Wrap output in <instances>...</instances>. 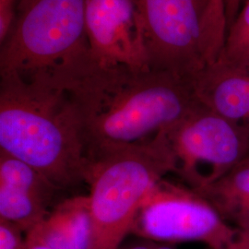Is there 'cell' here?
<instances>
[{"mask_svg":"<svg viewBox=\"0 0 249 249\" xmlns=\"http://www.w3.org/2000/svg\"><path fill=\"white\" fill-rule=\"evenodd\" d=\"M241 125L243 126V128H244L245 132L247 134V136H248L249 141V115L248 116V117L244 120V122L241 124Z\"/></svg>","mask_w":249,"mask_h":249,"instance_id":"20","label":"cell"},{"mask_svg":"<svg viewBox=\"0 0 249 249\" xmlns=\"http://www.w3.org/2000/svg\"><path fill=\"white\" fill-rule=\"evenodd\" d=\"M22 249H50L43 239L37 228L25 234V240Z\"/></svg>","mask_w":249,"mask_h":249,"instance_id":"16","label":"cell"},{"mask_svg":"<svg viewBox=\"0 0 249 249\" xmlns=\"http://www.w3.org/2000/svg\"><path fill=\"white\" fill-rule=\"evenodd\" d=\"M242 6V0H226V11L228 18V27L231 25L234 18L236 17L238 11Z\"/></svg>","mask_w":249,"mask_h":249,"instance_id":"19","label":"cell"},{"mask_svg":"<svg viewBox=\"0 0 249 249\" xmlns=\"http://www.w3.org/2000/svg\"><path fill=\"white\" fill-rule=\"evenodd\" d=\"M245 1H247V0H242V5H243V3H244ZM241 7H242V6H241Z\"/></svg>","mask_w":249,"mask_h":249,"instance_id":"22","label":"cell"},{"mask_svg":"<svg viewBox=\"0 0 249 249\" xmlns=\"http://www.w3.org/2000/svg\"><path fill=\"white\" fill-rule=\"evenodd\" d=\"M90 158L143 142L169 129L198 105L191 80L159 70L93 68L67 89Z\"/></svg>","mask_w":249,"mask_h":249,"instance_id":"1","label":"cell"},{"mask_svg":"<svg viewBox=\"0 0 249 249\" xmlns=\"http://www.w3.org/2000/svg\"><path fill=\"white\" fill-rule=\"evenodd\" d=\"M0 150L64 190L85 183L89 157L69 90L40 80L0 76Z\"/></svg>","mask_w":249,"mask_h":249,"instance_id":"2","label":"cell"},{"mask_svg":"<svg viewBox=\"0 0 249 249\" xmlns=\"http://www.w3.org/2000/svg\"><path fill=\"white\" fill-rule=\"evenodd\" d=\"M242 163H245V164H249V156L246 159V160H244Z\"/></svg>","mask_w":249,"mask_h":249,"instance_id":"21","label":"cell"},{"mask_svg":"<svg viewBox=\"0 0 249 249\" xmlns=\"http://www.w3.org/2000/svg\"><path fill=\"white\" fill-rule=\"evenodd\" d=\"M98 66L89 46L85 0H19L1 44L0 76L40 80L68 89Z\"/></svg>","mask_w":249,"mask_h":249,"instance_id":"3","label":"cell"},{"mask_svg":"<svg viewBox=\"0 0 249 249\" xmlns=\"http://www.w3.org/2000/svg\"><path fill=\"white\" fill-rule=\"evenodd\" d=\"M18 0H0V43L9 36L17 18Z\"/></svg>","mask_w":249,"mask_h":249,"instance_id":"14","label":"cell"},{"mask_svg":"<svg viewBox=\"0 0 249 249\" xmlns=\"http://www.w3.org/2000/svg\"><path fill=\"white\" fill-rule=\"evenodd\" d=\"M24 232L17 226L0 220V249H22Z\"/></svg>","mask_w":249,"mask_h":249,"instance_id":"15","label":"cell"},{"mask_svg":"<svg viewBox=\"0 0 249 249\" xmlns=\"http://www.w3.org/2000/svg\"><path fill=\"white\" fill-rule=\"evenodd\" d=\"M85 20L91 53L101 67L151 69L138 0H85Z\"/></svg>","mask_w":249,"mask_h":249,"instance_id":"8","label":"cell"},{"mask_svg":"<svg viewBox=\"0 0 249 249\" xmlns=\"http://www.w3.org/2000/svg\"><path fill=\"white\" fill-rule=\"evenodd\" d=\"M176 161L165 132L143 142L106 151L89 159V249H118L131 233L136 215L152 187Z\"/></svg>","mask_w":249,"mask_h":249,"instance_id":"4","label":"cell"},{"mask_svg":"<svg viewBox=\"0 0 249 249\" xmlns=\"http://www.w3.org/2000/svg\"><path fill=\"white\" fill-rule=\"evenodd\" d=\"M197 101L234 123L249 115V64L219 57L191 79Z\"/></svg>","mask_w":249,"mask_h":249,"instance_id":"10","label":"cell"},{"mask_svg":"<svg viewBox=\"0 0 249 249\" xmlns=\"http://www.w3.org/2000/svg\"><path fill=\"white\" fill-rule=\"evenodd\" d=\"M237 233L195 190L163 178L145 197L130 234L169 245L198 242L210 249H224Z\"/></svg>","mask_w":249,"mask_h":249,"instance_id":"7","label":"cell"},{"mask_svg":"<svg viewBox=\"0 0 249 249\" xmlns=\"http://www.w3.org/2000/svg\"><path fill=\"white\" fill-rule=\"evenodd\" d=\"M59 191L35 167L0 150V220L27 234L51 213Z\"/></svg>","mask_w":249,"mask_h":249,"instance_id":"9","label":"cell"},{"mask_svg":"<svg viewBox=\"0 0 249 249\" xmlns=\"http://www.w3.org/2000/svg\"><path fill=\"white\" fill-rule=\"evenodd\" d=\"M195 190L227 223L249 229V164L241 163L223 178Z\"/></svg>","mask_w":249,"mask_h":249,"instance_id":"12","label":"cell"},{"mask_svg":"<svg viewBox=\"0 0 249 249\" xmlns=\"http://www.w3.org/2000/svg\"><path fill=\"white\" fill-rule=\"evenodd\" d=\"M224 249H249V229L239 231L231 245Z\"/></svg>","mask_w":249,"mask_h":249,"instance_id":"18","label":"cell"},{"mask_svg":"<svg viewBox=\"0 0 249 249\" xmlns=\"http://www.w3.org/2000/svg\"><path fill=\"white\" fill-rule=\"evenodd\" d=\"M164 132L175 173L192 189L223 178L249 156V138L241 124L200 103Z\"/></svg>","mask_w":249,"mask_h":249,"instance_id":"6","label":"cell"},{"mask_svg":"<svg viewBox=\"0 0 249 249\" xmlns=\"http://www.w3.org/2000/svg\"><path fill=\"white\" fill-rule=\"evenodd\" d=\"M151 69L190 80L216 61L228 31L226 0H138Z\"/></svg>","mask_w":249,"mask_h":249,"instance_id":"5","label":"cell"},{"mask_svg":"<svg viewBox=\"0 0 249 249\" xmlns=\"http://www.w3.org/2000/svg\"><path fill=\"white\" fill-rule=\"evenodd\" d=\"M142 239V238H141ZM118 249H176L170 246L169 244H163L155 241L142 239L140 242H137L132 245L120 247Z\"/></svg>","mask_w":249,"mask_h":249,"instance_id":"17","label":"cell"},{"mask_svg":"<svg viewBox=\"0 0 249 249\" xmlns=\"http://www.w3.org/2000/svg\"><path fill=\"white\" fill-rule=\"evenodd\" d=\"M36 228L50 249H89L91 223L88 195L58 201Z\"/></svg>","mask_w":249,"mask_h":249,"instance_id":"11","label":"cell"},{"mask_svg":"<svg viewBox=\"0 0 249 249\" xmlns=\"http://www.w3.org/2000/svg\"><path fill=\"white\" fill-rule=\"evenodd\" d=\"M219 57L235 64H249V0L243 3L228 28L223 52Z\"/></svg>","mask_w":249,"mask_h":249,"instance_id":"13","label":"cell"}]
</instances>
